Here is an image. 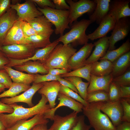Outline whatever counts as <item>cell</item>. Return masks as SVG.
<instances>
[{
  "label": "cell",
  "mask_w": 130,
  "mask_h": 130,
  "mask_svg": "<svg viewBox=\"0 0 130 130\" xmlns=\"http://www.w3.org/2000/svg\"><path fill=\"white\" fill-rule=\"evenodd\" d=\"M58 81L61 85L68 87L75 92L78 93V92L73 84L70 81L62 78H59Z\"/></svg>",
  "instance_id": "cell-46"
},
{
  "label": "cell",
  "mask_w": 130,
  "mask_h": 130,
  "mask_svg": "<svg viewBox=\"0 0 130 130\" xmlns=\"http://www.w3.org/2000/svg\"><path fill=\"white\" fill-rule=\"evenodd\" d=\"M64 78L70 81L72 83L78 90L80 96L86 101L87 89L89 82H84L81 78L76 77H69Z\"/></svg>",
  "instance_id": "cell-32"
},
{
  "label": "cell",
  "mask_w": 130,
  "mask_h": 130,
  "mask_svg": "<svg viewBox=\"0 0 130 130\" xmlns=\"http://www.w3.org/2000/svg\"><path fill=\"white\" fill-rule=\"evenodd\" d=\"M116 127V130H130V122H122Z\"/></svg>",
  "instance_id": "cell-51"
},
{
  "label": "cell",
  "mask_w": 130,
  "mask_h": 130,
  "mask_svg": "<svg viewBox=\"0 0 130 130\" xmlns=\"http://www.w3.org/2000/svg\"><path fill=\"white\" fill-rule=\"evenodd\" d=\"M108 93L109 101L114 102L120 100L121 98L119 87L112 81L110 84Z\"/></svg>",
  "instance_id": "cell-39"
},
{
  "label": "cell",
  "mask_w": 130,
  "mask_h": 130,
  "mask_svg": "<svg viewBox=\"0 0 130 130\" xmlns=\"http://www.w3.org/2000/svg\"><path fill=\"white\" fill-rule=\"evenodd\" d=\"M13 67L16 70L21 72H25L29 74H35L39 73L45 74L48 73V71L43 64L39 60L28 61Z\"/></svg>",
  "instance_id": "cell-25"
},
{
  "label": "cell",
  "mask_w": 130,
  "mask_h": 130,
  "mask_svg": "<svg viewBox=\"0 0 130 130\" xmlns=\"http://www.w3.org/2000/svg\"><path fill=\"white\" fill-rule=\"evenodd\" d=\"M6 88L5 86L3 84L0 83V93L5 91Z\"/></svg>",
  "instance_id": "cell-53"
},
{
  "label": "cell",
  "mask_w": 130,
  "mask_h": 130,
  "mask_svg": "<svg viewBox=\"0 0 130 130\" xmlns=\"http://www.w3.org/2000/svg\"><path fill=\"white\" fill-rule=\"evenodd\" d=\"M48 73L54 75H60L69 72L67 69L59 68H52L49 69Z\"/></svg>",
  "instance_id": "cell-49"
},
{
  "label": "cell",
  "mask_w": 130,
  "mask_h": 130,
  "mask_svg": "<svg viewBox=\"0 0 130 130\" xmlns=\"http://www.w3.org/2000/svg\"><path fill=\"white\" fill-rule=\"evenodd\" d=\"M97 103L100 110L110 119L115 127H117L122 122L123 110L120 100L114 102H100Z\"/></svg>",
  "instance_id": "cell-9"
},
{
  "label": "cell",
  "mask_w": 130,
  "mask_h": 130,
  "mask_svg": "<svg viewBox=\"0 0 130 130\" xmlns=\"http://www.w3.org/2000/svg\"><path fill=\"white\" fill-rule=\"evenodd\" d=\"M11 0H0V17L10 8Z\"/></svg>",
  "instance_id": "cell-45"
},
{
  "label": "cell",
  "mask_w": 130,
  "mask_h": 130,
  "mask_svg": "<svg viewBox=\"0 0 130 130\" xmlns=\"http://www.w3.org/2000/svg\"><path fill=\"white\" fill-rule=\"evenodd\" d=\"M57 97L59 100V103L54 108L50 109L44 113L45 119H49L53 121L56 111L58 108L62 106L67 107L78 113L82 111L84 106L81 103L60 92H59Z\"/></svg>",
  "instance_id": "cell-11"
},
{
  "label": "cell",
  "mask_w": 130,
  "mask_h": 130,
  "mask_svg": "<svg viewBox=\"0 0 130 130\" xmlns=\"http://www.w3.org/2000/svg\"><path fill=\"white\" fill-rule=\"evenodd\" d=\"M18 19L16 11L11 8L0 17V46L9 29Z\"/></svg>",
  "instance_id": "cell-18"
},
{
  "label": "cell",
  "mask_w": 130,
  "mask_h": 130,
  "mask_svg": "<svg viewBox=\"0 0 130 130\" xmlns=\"http://www.w3.org/2000/svg\"><path fill=\"white\" fill-rule=\"evenodd\" d=\"M42 85V83L37 84L33 83L30 87L22 94L13 98H1L0 101L8 105L18 102H22L27 104L30 107H32L34 106L32 102V97Z\"/></svg>",
  "instance_id": "cell-13"
},
{
  "label": "cell",
  "mask_w": 130,
  "mask_h": 130,
  "mask_svg": "<svg viewBox=\"0 0 130 130\" xmlns=\"http://www.w3.org/2000/svg\"><path fill=\"white\" fill-rule=\"evenodd\" d=\"M1 46H0V50H1Z\"/></svg>",
  "instance_id": "cell-55"
},
{
  "label": "cell",
  "mask_w": 130,
  "mask_h": 130,
  "mask_svg": "<svg viewBox=\"0 0 130 130\" xmlns=\"http://www.w3.org/2000/svg\"><path fill=\"white\" fill-rule=\"evenodd\" d=\"M120 100L123 110L122 121L130 122V99L121 98Z\"/></svg>",
  "instance_id": "cell-38"
},
{
  "label": "cell",
  "mask_w": 130,
  "mask_h": 130,
  "mask_svg": "<svg viewBox=\"0 0 130 130\" xmlns=\"http://www.w3.org/2000/svg\"><path fill=\"white\" fill-rule=\"evenodd\" d=\"M38 103L32 107L25 108L23 105L16 103L10 104L14 110L11 114L3 113L0 114V121L6 129L9 128L17 122L22 120H26L36 115L44 114L50 109L46 97L43 95Z\"/></svg>",
  "instance_id": "cell-1"
},
{
  "label": "cell",
  "mask_w": 130,
  "mask_h": 130,
  "mask_svg": "<svg viewBox=\"0 0 130 130\" xmlns=\"http://www.w3.org/2000/svg\"><path fill=\"white\" fill-rule=\"evenodd\" d=\"M130 29V21L128 17L122 18L116 21L111 35L109 37V46L108 50L116 49L115 44L127 36Z\"/></svg>",
  "instance_id": "cell-10"
},
{
  "label": "cell",
  "mask_w": 130,
  "mask_h": 130,
  "mask_svg": "<svg viewBox=\"0 0 130 130\" xmlns=\"http://www.w3.org/2000/svg\"><path fill=\"white\" fill-rule=\"evenodd\" d=\"M9 62V59L5 54L0 50V69H4V67Z\"/></svg>",
  "instance_id": "cell-50"
},
{
  "label": "cell",
  "mask_w": 130,
  "mask_h": 130,
  "mask_svg": "<svg viewBox=\"0 0 130 130\" xmlns=\"http://www.w3.org/2000/svg\"><path fill=\"white\" fill-rule=\"evenodd\" d=\"M56 9L62 10H70V6L65 0H53Z\"/></svg>",
  "instance_id": "cell-44"
},
{
  "label": "cell",
  "mask_w": 130,
  "mask_h": 130,
  "mask_svg": "<svg viewBox=\"0 0 130 130\" xmlns=\"http://www.w3.org/2000/svg\"><path fill=\"white\" fill-rule=\"evenodd\" d=\"M116 21L108 14L99 24L97 28L92 33L87 35L88 39L93 40L106 36L107 34L112 30Z\"/></svg>",
  "instance_id": "cell-20"
},
{
  "label": "cell",
  "mask_w": 130,
  "mask_h": 130,
  "mask_svg": "<svg viewBox=\"0 0 130 130\" xmlns=\"http://www.w3.org/2000/svg\"><path fill=\"white\" fill-rule=\"evenodd\" d=\"M36 49L30 44H14L2 46L1 51L8 58L16 60H23L33 55Z\"/></svg>",
  "instance_id": "cell-7"
},
{
  "label": "cell",
  "mask_w": 130,
  "mask_h": 130,
  "mask_svg": "<svg viewBox=\"0 0 130 130\" xmlns=\"http://www.w3.org/2000/svg\"><path fill=\"white\" fill-rule=\"evenodd\" d=\"M112 63L111 73L114 78L122 74L130 68V51L123 54Z\"/></svg>",
  "instance_id": "cell-26"
},
{
  "label": "cell",
  "mask_w": 130,
  "mask_h": 130,
  "mask_svg": "<svg viewBox=\"0 0 130 130\" xmlns=\"http://www.w3.org/2000/svg\"><path fill=\"white\" fill-rule=\"evenodd\" d=\"M4 69L13 82L30 84L33 82L34 74L23 73L6 65L4 66Z\"/></svg>",
  "instance_id": "cell-28"
},
{
  "label": "cell",
  "mask_w": 130,
  "mask_h": 130,
  "mask_svg": "<svg viewBox=\"0 0 130 130\" xmlns=\"http://www.w3.org/2000/svg\"><path fill=\"white\" fill-rule=\"evenodd\" d=\"M13 82L7 72L4 69H0V83L4 85L6 88L9 89Z\"/></svg>",
  "instance_id": "cell-40"
},
{
  "label": "cell",
  "mask_w": 130,
  "mask_h": 130,
  "mask_svg": "<svg viewBox=\"0 0 130 130\" xmlns=\"http://www.w3.org/2000/svg\"><path fill=\"white\" fill-rule=\"evenodd\" d=\"M95 48L91 54L84 63L83 66L98 61L104 57L109 48V37L105 36L99 39L93 44Z\"/></svg>",
  "instance_id": "cell-19"
},
{
  "label": "cell",
  "mask_w": 130,
  "mask_h": 130,
  "mask_svg": "<svg viewBox=\"0 0 130 130\" xmlns=\"http://www.w3.org/2000/svg\"><path fill=\"white\" fill-rule=\"evenodd\" d=\"M78 113L73 111L65 116L55 115L53 123L48 130H71L77 122Z\"/></svg>",
  "instance_id": "cell-15"
},
{
  "label": "cell",
  "mask_w": 130,
  "mask_h": 130,
  "mask_svg": "<svg viewBox=\"0 0 130 130\" xmlns=\"http://www.w3.org/2000/svg\"><path fill=\"white\" fill-rule=\"evenodd\" d=\"M77 51L71 44L67 45L58 44L42 64L47 71L51 69L59 68L67 69L70 72L68 61Z\"/></svg>",
  "instance_id": "cell-2"
},
{
  "label": "cell",
  "mask_w": 130,
  "mask_h": 130,
  "mask_svg": "<svg viewBox=\"0 0 130 130\" xmlns=\"http://www.w3.org/2000/svg\"><path fill=\"white\" fill-rule=\"evenodd\" d=\"M61 78L60 75H54L48 73L43 75L36 74H34L33 83L37 84L45 82L58 81Z\"/></svg>",
  "instance_id": "cell-37"
},
{
  "label": "cell",
  "mask_w": 130,
  "mask_h": 130,
  "mask_svg": "<svg viewBox=\"0 0 130 130\" xmlns=\"http://www.w3.org/2000/svg\"><path fill=\"white\" fill-rule=\"evenodd\" d=\"M100 60L92 63L91 75L101 77L107 75L111 73L112 63L106 59Z\"/></svg>",
  "instance_id": "cell-27"
},
{
  "label": "cell",
  "mask_w": 130,
  "mask_h": 130,
  "mask_svg": "<svg viewBox=\"0 0 130 130\" xmlns=\"http://www.w3.org/2000/svg\"><path fill=\"white\" fill-rule=\"evenodd\" d=\"M50 37L37 34L26 37V39L29 44L36 49L44 48L50 44Z\"/></svg>",
  "instance_id": "cell-33"
},
{
  "label": "cell",
  "mask_w": 130,
  "mask_h": 130,
  "mask_svg": "<svg viewBox=\"0 0 130 130\" xmlns=\"http://www.w3.org/2000/svg\"><path fill=\"white\" fill-rule=\"evenodd\" d=\"M28 22L37 34L50 37L54 31L52 24L43 15L35 18Z\"/></svg>",
  "instance_id": "cell-23"
},
{
  "label": "cell",
  "mask_w": 130,
  "mask_h": 130,
  "mask_svg": "<svg viewBox=\"0 0 130 130\" xmlns=\"http://www.w3.org/2000/svg\"><path fill=\"white\" fill-rule=\"evenodd\" d=\"M84 115L94 130H116L108 116L100 110L97 102L89 103L83 108Z\"/></svg>",
  "instance_id": "cell-4"
},
{
  "label": "cell",
  "mask_w": 130,
  "mask_h": 130,
  "mask_svg": "<svg viewBox=\"0 0 130 130\" xmlns=\"http://www.w3.org/2000/svg\"><path fill=\"white\" fill-rule=\"evenodd\" d=\"M40 8H43L46 7L55 8L52 1L50 0H32Z\"/></svg>",
  "instance_id": "cell-43"
},
{
  "label": "cell",
  "mask_w": 130,
  "mask_h": 130,
  "mask_svg": "<svg viewBox=\"0 0 130 130\" xmlns=\"http://www.w3.org/2000/svg\"><path fill=\"white\" fill-rule=\"evenodd\" d=\"M121 98L130 99V86L119 87Z\"/></svg>",
  "instance_id": "cell-47"
},
{
  "label": "cell",
  "mask_w": 130,
  "mask_h": 130,
  "mask_svg": "<svg viewBox=\"0 0 130 130\" xmlns=\"http://www.w3.org/2000/svg\"><path fill=\"white\" fill-rule=\"evenodd\" d=\"M92 63L85 65L60 76L61 78L74 76L82 78L90 82L91 78V71Z\"/></svg>",
  "instance_id": "cell-31"
},
{
  "label": "cell",
  "mask_w": 130,
  "mask_h": 130,
  "mask_svg": "<svg viewBox=\"0 0 130 130\" xmlns=\"http://www.w3.org/2000/svg\"><path fill=\"white\" fill-rule=\"evenodd\" d=\"M84 115L78 116L77 122L71 130H89L91 127L90 125L86 124L85 122Z\"/></svg>",
  "instance_id": "cell-41"
},
{
  "label": "cell",
  "mask_w": 130,
  "mask_h": 130,
  "mask_svg": "<svg viewBox=\"0 0 130 130\" xmlns=\"http://www.w3.org/2000/svg\"><path fill=\"white\" fill-rule=\"evenodd\" d=\"M91 75L90 81L87 89V94L98 90H103L108 92L110 84L113 78L111 73L101 77Z\"/></svg>",
  "instance_id": "cell-21"
},
{
  "label": "cell",
  "mask_w": 130,
  "mask_h": 130,
  "mask_svg": "<svg viewBox=\"0 0 130 130\" xmlns=\"http://www.w3.org/2000/svg\"><path fill=\"white\" fill-rule=\"evenodd\" d=\"M31 86L29 84L13 82L12 85L8 90L5 91L0 94V98L14 97L21 92L26 91Z\"/></svg>",
  "instance_id": "cell-30"
},
{
  "label": "cell",
  "mask_w": 130,
  "mask_h": 130,
  "mask_svg": "<svg viewBox=\"0 0 130 130\" xmlns=\"http://www.w3.org/2000/svg\"><path fill=\"white\" fill-rule=\"evenodd\" d=\"M13 110V109L10 105L5 104L0 101V114L5 113L11 114Z\"/></svg>",
  "instance_id": "cell-48"
},
{
  "label": "cell",
  "mask_w": 130,
  "mask_h": 130,
  "mask_svg": "<svg viewBox=\"0 0 130 130\" xmlns=\"http://www.w3.org/2000/svg\"><path fill=\"white\" fill-rule=\"evenodd\" d=\"M10 8L15 10L18 20L29 22L35 18L42 15V13L36 7L32 0H26L22 3L18 2L11 4Z\"/></svg>",
  "instance_id": "cell-8"
},
{
  "label": "cell",
  "mask_w": 130,
  "mask_h": 130,
  "mask_svg": "<svg viewBox=\"0 0 130 130\" xmlns=\"http://www.w3.org/2000/svg\"><path fill=\"white\" fill-rule=\"evenodd\" d=\"M31 130H48L47 124H41L35 126Z\"/></svg>",
  "instance_id": "cell-52"
},
{
  "label": "cell",
  "mask_w": 130,
  "mask_h": 130,
  "mask_svg": "<svg viewBox=\"0 0 130 130\" xmlns=\"http://www.w3.org/2000/svg\"><path fill=\"white\" fill-rule=\"evenodd\" d=\"M21 22V20H18L8 31L3 40L2 46L29 44L22 31Z\"/></svg>",
  "instance_id": "cell-12"
},
{
  "label": "cell",
  "mask_w": 130,
  "mask_h": 130,
  "mask_svg": "<svg viewBox=\"0 0 130 130\" xmlns=\"http://www.w3.org/2000/svg\"><path fill=\"white\" fill-rule=\"evenodd\" d=\"M92 23L89 20L83 19L76 21L71 25L70 30L57 39L64 45L71 44L73 47L84 45L88 43L89 39L85 31Z\"/></svg>",
  "instance_id": "cell-3"
},
{
  "label": "cell",
  "mask_w": 130,
  "mask_h": 130,
  "mask_svg": "<svg viewBox=\"0 0 130 130\" xmlns=\"http://www.w3.org/2000/svg\"><path fill=\"white\" fill-rule=\"evenodd\" d=\"M37 8L55 27L56 34L63 35L65 31L70 29L69 10H58L49 7Z\"/></svg>",
  "instance_id": "cell-5"
},
{
  "label": "cell",
  "mask_w": 130,
  "mask_h": 130,
  "mask_svg": "<svg viewBox=\"0 0 130 130\" xmlns=\"http://www.w3.org/2000/svg\"><path fill=\"white\" fill-rule=\"evenodd\" d=\"M6 128L0 121V130H5Z\"/></svg>",
  "instance_id": "cell-54"
},
{
  "label": "cell",
  "mask_w": 130,
  "mask_h": 130,
  "mask_svg": "<svg viewBox=\"0 0 130 130\" xmlns=\"http://www.w3.org/2000/svg\"><path fill=\"white\" fill-rule=\"evenodd\" d=\"M110 0H94L96 7L93 12L89 16L91 23L95 22L99 24L104 18L108 14Z\"/></svg>",
  "instance_id": "cell-24"
},
{
  "label": "cell",
  "mask_w": 130,
  "mask_h": 130,
  "mask_svg": "<svg viewBox=\"0 0 130 130\" xmlns=\"http://www.w3.org/2000/svg\"><path fill=\"white\" fill-rule=\"evenodd\" d=\"M129 0H111L108 13L116 21L121 18L130 16Z\"/></svg>",
  "instance_id": "cell-16"
},
{
  "label": "cell",
  "mask_w": 130,
  "mask_h": 130,
  "mask_svg": "<svg viewBox=\"0 0 130 130\" xmlns=\"http://www.w3.org/2000/svg\"><path fill=\"white\" fill-rule=\"evenodd\" d=\"M70 6L69 25H72L78 18L86 13L91 14L96 7L93 0H80L75 2L72 0H65Z\"/></svg>",
  "instance_id": "cell-6"
},
{
  "label": "cell",
  "mask_w": 130,
  "mask_h": 130,
  "mask_svg": "<svg viewBox=\"0 0 130 130\" xmlns=\"http://www.w3.org/2000/svg\"><path fill=\"white\" fill-rule=\"evenodd\" d=\"M59 92L81 103L84 106H87L89 103L83 99L77 93L71 89L61 85Z\"/></svg>",
  "instance_id": "cell-35"
},
{
  "label": "cell",
  "mask_w": 130,
  "mask_h": 130,
  "mask_svg": "<svg viewBox=\"0 0 130 130\" xmlns=\"http://www.w3.org/2000/svg\"><path fill=\"white\" fill-rule=\"evenodd\" d=\"M49 122L48 119L44 118V114H39L35 115L30 119L19 121L5 130H31L38 124H47Z\"/></svg>",
  "instance_id": "cell-22"
},
{
  "label": "cell",
  "mask_w": 130,
  "mask_h": 130,
  "mask_svg": "<svg viewBox=\"0 0 130 130\" xmlns=\"http://www.w3.org/2000/svg\"><path fill=\"white\" fill-rule=\"evenodd\" d=\"M112 81L119 87L130 86V68L122 74L114 78Z\"/></svg>",
  "instance_id": "cell-36"
},
{
  "label": "cell",
  "mask_w": 130,
  "mask_h": 130,
  "mask_svg": "<svg viewBox=\"0 0 130 130\" xmlns=\"http://www.w3.org/2000/svg\"><path fill=\"white\" fill-rule=\"evenodd\" d=\"M21 26L23 33L26 37L37 34L30 23L26 21L21 20Z\"/></svg>",
  "instance_id": "cell-42"
},
{
  "label": "cell",
  "mask_w": 130,
  "mask_h": 130,
  "mask_svg": "<svg viewBox=\"0 0 130 130\" xmlns=\"http://www.w3.org/2000/svg\"><path fill=\"white\" fill-rule=\"evenodd\" d=\"M94 46L93 44L87 43L70 58L68 63L70 72L83 66L84 63L89 57Z\"/></svg>",
  "instance_id": "cell-14"
},
{
  "label": "cell",
  "mask_w": 130,
  "mask_h": 130,
  "mask_svg": "<svg viewBox=\"0 0 130 130\" xmlns=\"http://www.w3.org/2000/svg\"><path fill=\"white\" fill-rule=\"evenodd\" d=\"M108 92L103 90L93 91L87 94L86 101L89 103L109 101Z\"/></svg>",
  "instance_id": "cell-34"
},
{
  "label": "cell",
  "mask_w": 130,
  "mask_h": 130,
  "mask_svg": "<svg viewBox=\"0 0 130 130\" xmlns=\"http://www.w3.org/2000/svg\"><path fill=\"white\" fill-rule=\"evenodd\" d=\"M130 42L128 39L118 48L111 51L107 50L104 56L99 60L106 59L112 62L123 54L130 51Z\"/></svg>",
  "instance_id": "cell-29"
},
{
  "label": "cell",
  "mask_w": 130,
  "mask_h": 130,
  "mask_svg": "<svg viewBox=\"0 0 130 130\" xmlns=\"http://www.w3.org/2000/svg\"><path fill=\"white\" fill-rule=\"evenodd\" d=\"M42 85L38 91L46 98L50 109L55 107L56 100L59 92L61 84L58 81H53L42 83Z\"/></svg>",
  "instance_id": "cell-17"
}]
</instances>
